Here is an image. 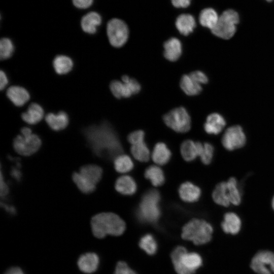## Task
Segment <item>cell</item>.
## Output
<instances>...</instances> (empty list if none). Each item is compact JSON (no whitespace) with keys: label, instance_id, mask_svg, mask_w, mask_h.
I'll return each mask as SVG.
<instances>
[{"label":"cell","instance_id":"e0dca14e","mask_svg":"<svg viewBox=\"0 0 274 274\" xmlns=\"http://www.w3.org/2000/svg\"><path fill=\"white\" fill-rule=\"evenodd\" d=\"M179 193L183 201L193 202L199 199L201 191L198 186L190 182H186L180 186Z\"/></svg>","mask_w":274,"mask_h":274},{"label":"cell","instance_id":"cb8c5ba5","mask_svg":"<svg viewBox=\"0 0 274 274\" xmlns=\"http://www.w3.org/2000/svg\"><path fill=\"white\" fill-rule=\"evenodd\" d=\"M115 187L120 193L127 195L133 194L137 189L135 181L129 176H123L118 178Z\"/></svg>","mask_w":274,"mask_h":274},{"label":"cell","instance_id":"d590c367","mask_svg":"<svg viewBox=\"0 0 274 274\" xmlns=\"http://www.w3.org/2000/svg\"><path fill=\"white\" fill-rule=\"evenodd\" d=\"M14 51V46L9 38H4L0 41V57L2 60L9 58Z\"/></svg>","mask_w":274,"mask_h":274},{"label":"cell","instance_id":"8fae6325","mask_svg":"<svg viewBox=\"0 0 274 274\" xmlns=\"http://www.w3.org/2000/svg\"><path fill=\"white\" fill-rule=\"evenodd\" d=\"M15 151L23 156H29L36 152L41 145V140L36 134L19 135L13 141Z\"/></svg>","mask_w":274,"mask_h":274},{"label":"cell","instance_id":"4fadbf2b","mask_svg":"<svg viewBox=\"0 0 274 274\" xmlns=\"http://www.w3.org/2000/svg\"><path fill=\"white\" fill-rule=\"evenodd\" d=\"M226 121L220 114L214 113L207 118L203 127L205 131L210 134H218L224 129Z\"/></svg>","mask_w":274,"mask_h":274},{"label":"cell","instance_id":"1f68e13d","mask_svg":"<svg viewBox=\"0 0 274 274\" xmlns=\"http://www.w3.org/2000/svg\"><path fill=\"white\" fill-rule=\"evenodd\" d=\"M131 152L133 156L141 162H147L150 157L149 150L144 142L132 145Z\"/></svg>","mask_w":274,"mask_h":274},{"label":"cell","instance_id":"2e32d148","mask_svg":"<svg viewBox=\"0 0 274 274\" xmlns=\"http://www.w3.org/2000/svg\"><path fill=\"white\" fill-rule=\"evenodd\" d=\"M99 258L94 253H86L82 255L78 260L80 270L86 273L95 271L99 264Z\"/></svg>","mask_w":274,"mask_h":274},{"label":"cell","instance_id":"836d02e7","mask_svg":"<svg viewBox=\"0 0 274 274\" xmlns=\"http://www.w3.org/2000/svg\"><path fill=\"white\" fill-rule=\"evenodd\" d=\"M73 180L78 188L84 193H90L96 188L95 185L87 181L79 173H74Z\"/></svg>","mask_w":274,"mask_h":274},{"label":"cell","instance_id":"e575fe53","mask_svg":"<svg viewBox=\"0 0 274 274\" xmlns=\"http://www.w3.org/2000/svg\"><path fill=\"white\" fill-rule=\"evenodd\" d=\"M139 246L142 249L149 255L154 254L157 249L156 242L150 234H145L141 237Z\"/></svg>","mask_w":274,"mask_h":274},{"label":"cell","instance_id":"7bdbcfd3","mask_svg":"<svg viewBox=\"0 0 274 274\" xmlns=\"http://www.w3.org/2000/svg\"><path fill=\"white\" fill-rule=\"evenodd\" d=\"M9 192V188L7 184L4 180L2 175V172H1V197L5 196L8 194Z\"/></svg>","mask_w":274,"mask_h":274},{"label":"cell","instance_id":"ffe728a7","mask_svg":"<svg viewBox=\"0 0 274 274\" xmlns=\"http://www.w3.org/2000/svg\"><path fill=\"white\" fill-rule=\"evenodd\" d=\"M45 120L48 126L55 131L64 129L69 122L68 115L63 111H60L57 114L50 113L46 116Z\"/></svg>","mask_w":274,"mask_h":274},{"label":"cell","instance_id":"60d3db41","mask_svg":"<svg viewBox=\"0 0 274 274\" xmlns=\"http://www.w3.org/2000/svg\"><path fill=\"white\" fill-rule=\"evenodd\" d=\"M93 0H72L73 5L79 9H86L91 6Z\"/></svg>","mask_w":274,"mask_h":274},{"label":"cell","instance_id":"f546056e","mask_svg":"<svg viewBox=\"0 0 274 274\" xmlns=\"http://www.w3.org/2000/svg\"><path fill=\"white\" fill-rule=\"evenodd\" d=\"M145 177L149 180L154 186L162 185L165 181V177L162 170L156 165H151L146 168Z\"/></svg>","mask_w":274,"mask_h":274},{"label":"cell","instance_id":"5b68a950","mask_svg":"<svg viewBox=\"0 0 274 274\" xmlns=\"http://www.w3.org/2000/svg\"><path fill=\"white\" fill-rule=\"evenodd\" d=\"M213 232V227L209 223L202 219H193L183 227L182 237L195 245H202L211 241Z\"/></svg>","mask_w":274,"mask_h":274},{"label":"cell","instance_id":"5bb4252c","mask_svg":"<svg viewBox=\"0 0 274 274\" xmlns=\"http://www.w3.org/2000/svg\"><path fill=\"white\" fill-rule=\"evenodd\" d=\"M221 226L225 233L236 234L241 230L242 221L235 213L228 212L224 214Z\"/></svg>","mask_w":274,"mask_h":274},{"label":"cell","instance_id":"52a82bcc","mask_svg":"<svg viewBox=\"0 0 274 274\" xmlns=\"http://www.w3.org/2000/svg\"><path fill=\"white\" fill-rule=\"evenodd\" d=\"M238 22V13L233 10H227L219 16L216 25L211 30L219 38L229 39L234 35Z\"/></svg>","mask_w":274,"mask_h":274},{"label":"cell","instance_id":"ee69618b","mask_svg":"<svg viewBox=\"0 0 274 274\" xmlns=\"http://www.w3.org/2000/svg\"><path fill=\"white\" fill-rule=\"evenodd\" d=\"M8 79L7 75L3 71L1 70L0 72V88L3 90L8 84Z\"/></svg>","mask_w":274,"mask_h":274},{"label":"cell","instance_id":"30bf717a","mask_svg":"<svg viewBox=\"0 0 274 274\" xmlns=\"http://www.w3.org/2000/svg\"><path fill=\"white\" fill-rule=\"evenodd\" d=\"M246 142V134L242 127L238 125L228 127L221 138L222 145L224 149L229 151L243 148Z\"/></svg>","mask_w":274,"mask_h":274},{"label":"cell","instance_id":"74e56055","mask_svg":"<svg viewBox=\"0 0 274 274\" xmlns=\"http://www.w3.org/2000/svg\"><path fill=\"white\" fill-rule=\"evenodd\" d=\"M145 133L143 130H138L131 132L128 136V142L131 144H135L144 142Z\"/></svg>","mask_w":274,"mask_h":274},{"label":"cell","instance_id":"3957f363","mask_svg":"<svg viewBox=\"0 0 274 274\" xmlns=\"http://www.w3.org/2000/svg\"><path fill=\"white\" fill-rule=\"evenodd\" d=\"M212 196L216 204L225 208L231 204L238 206L242 201L241 192L234 177H230L227 181L217 184Z\"/></svg>","mask_w":274,"mask_h":274},{"label":"cell","instance_id":"8d00e7d4","mask_svg":"<svg viewBox=\"0 0 274 274\" xmlns=\"http://www.w3.org/2000/svg\"><path fill=\"white\" fill-rule=\"evenodd\" d=\"M214 154V147L210 143L206 142L202 144V149L199 155L201 162L206 165L211 162Z\"/></svg>","mask_w":274,"mask_h":274},{"label":"cell","instance_id":"f6af8a7d","mask_svg":"<svg viewBox=\"0 0 274 274\" xmlns=\"http://www.w3.org/2000/svg\"><path fill=\"white\" fill-rule=\"evenodd\" d=\"M19 169V167L16 166L15 167H13L11 171L12 177L17 181H19L21 178V173Z\"/></svg>","mask_w":274,"mask_h":274},{"label":"cell","instance_id":"6da1fadb","mask_svg":"<svg viewBox=\"0 0 274 274\" xmlns=\"http://www.w3.org/2000/svg\"><path fill=\"white\" fill-rule=\"evenodd\" d=\"M83 132L90 147L96 155L112 159L122 153V148L118 137L107 122L87 127Z\"/></svg>","mask_w":274,"mask_h":274},{"label":"cell","instance_id":"f1b7e54d","mask_svg":"<svg viewBox=\"0 0 274 274\" xmlns=\"http://www.w3.org/2000/svg\"><path fill=\"white\" fill-rule=\"evenodd\" d=\"M219 17L215 10L212 8H206L200 12L199 20L202 26L212 30L216 25Z\"/></svg>","mask_w":274,"mask_h":274},{"label":"cell","instance_id":"b9f144b4","mask_svg":"<svg viewBox=\"0 0 274 274\" xmlns=\"http://www.w3.org/2000/svg\"><path fill=\"white\" fill-rule=\"evenodd\" d=\"M191 0H171L173 6L176 8H186L188 7Z\"/></svg>","mask_w":274,"mask_h":274},{"label":"cell","instance_id":"83f0119b","mask_svg":"<svg viewBox=\"0 0 274 274\" xmlns=\"http://www.w3.org/2000/svg\"><path fill=\"white\" fill-rule=\"evenodd\" d=\"M53 66L57 74L64 75L72 70L73 67V61L71 58L66 55H59L54 58Z\"/></svg>","mask_w":274,"mask_h":274},{"label":"cell","instance_id":"9a60e30c","mask_svg":"<svg viewBox=\"0 0 274 274\" xmlns=\"http://www.w3.org/2000/svg\"><path fill=\"white\" fill-rule=\"evenodd\" d=\"M163 55L170 61L177 60L182 53V45L181 41L176 38H171L163 44Z\"/></svg>","mask_w":274,"mask_h":274},{"label":"cell","instance_id":"bcb514c9","mask_svg":"<svg viewBox=\"0 0 274 274\" xmlns=\"http://www.w3.org/2000/svg\"><path fill=\"white\" fill-rule=\"evenodd\" d=\"M4 274H24V273L19 267H13L7 270Z\"/></svg>","mask_w":274,"mask_h":274},{"label":"cell","instance_id":"4316f807","mask_svg":"<svg viewBox=\"0 0 274 274\" xmlns=\"http://www.w3.org/2000/svg\"><path fill=\"white\" fill-rule=\"evenodd\" d=\"M180 85L182 90L189 96L198 95L202 91L201 85L194 81L189 75L182 76Z\"/></svg>","mask_w":274,"mask_h":274},{"label":"cell","instance_id":"d6a6232c","mask_svg":"<svg viewBox=\"0 0 274 274\" xmlns=\"http://www.w3.org/2000/svg\"><path fill=\"white\" fill-rule=\"evenodd\" d=\"M114 167L117 172L125 173L130 171L133 167L131 159L126 155H119L114 160Z\"/></svg>","mask_w":274,"mask_h":274},{"label":"cell","instance_id":"c3c4849f","mask_svg":"<svg viewBox=\"0 0 274 274\" xmlns=\"http://www.w3.org/2000/svg\"><path fill=\"white\" fill-rule=\"evenodd\" d=\"M21 135H27L32 133L31 130L28 127H23L21 129Z\"/></svg>","mask_w":274,"mask_h":274},{"label":"cell","instance_id":"9c48e42d","mask_svg":"<svg viewBox=\"0 0 274 274\" xmlns=\"http://www.w3.org/2000/svg\"><path fill=\"white\" fill-rule=\"evenodd\" d=\"M107 33L111 45L114 47L119 48L127 42L129 29L127 24L123 20L113 18L107 23Z\"/></svg>","mask_w":274,"mask_h":274},{"label":"cell","instance_id":"603a6c76","mask_svg":"<svg viewBox=\"0 0 274 274\" xmlns=\"http://www.w3.org/2000/svg\"><path fill=\"white\" fill-rule=\"evenodd\" d=\"M175 24L181 34L188 36L193 32L196 26V22L192 15L183 14L177 17Z\"/></svg>","mask_w":274,"mask_h":274},{"label":"cell","instance_id":"f907efd6","mask_svg":"<svg viewBox=\"0 0 274 274\" xmlns=\"http://www.w3.org/2000/svg\"><path fill=\"white\" fill-rule=\"evenodd\" d=\"M266 1H268V2H270V1H273V0H266Z\"/></svg>","mask_w":274,"mask_h":274},{"label":"cell","instance_id":"f35d334b","mask_svg":"<svg viewBox=\"0 0 274 274\" xmlns=\"http://www.w3.org/2000/svg\"><path fill=\"white\" fill-rule=\"evenodd\" d=\"M189 76L194 81L200 85L206 84L208 82V78L206 75L200 71L192 72L190 73Z\"/></svg>","mask_w":274,"mask_h":274},{"label":"cell","instance_id":"7c38bea8","mask_svg":"<svg viewBox=\"0 0 274 274\" xmlns=\"http://www.w3.org/2000/svg\"><path fill=\"white\" fill-rule=\"evenodd\" d=\"M251 267L258 274L274 273V253L268 251L258 252L252 259Z\"/></svg>","mask_w":274,"mask_h":274},{"label":"cell","instance_id":"7dc6e473","mask_svg":"<svg viewBox=\"0 0 274 274\" xmlns=\"http://www.w3.org/2000/svg\"><path fill=\"white\" fill-rule=\"evenodd\" d=\"M1 206L5 209V210L9 213L13 215L15 214L16 211L15 208L12 206H9L5 203H1Z\"/></svg>","mask_w":274,"mask_h":274},{"label":"cell","instance_id":"8992f818","mask_svg":"<svg viewBox=\"0 0 274 274\" xmlns=\"http://www.w3.org/2000/svg\"><path fill=\"white\" fill-rule=\"evenodd\" d=\"M171 258L178 274H193L202 264V259L199 254L195 252L188 253L182 246L174 250Z\"/></svg>","mask_w":274,"mask_h":274},{"label":"cell","instance_id":"681fc988","mask_svg":"<svg viewBox=\"0 0 274 274\" xmlns=\"http://www.w3.org/2000/svg\"><path fill=\"white\" fill-rule=\"evenodd\" d=\"M271 205L272 210L274 211V195L272 197V199H271Z\"/></svg>","mask_w":274,"mask_h":274},{"label":"cell","instance_id":"7402d4cb","mask_svg":"<svg viewBox=\"0 0 274 274\" xmlns=\"http://www.w3.org/2000/svg\"><path fill=\"white\" fill-rule=\"evenodd\" d=\"M44 112L43 108L38 104H31L26 111L21 115L22 120L29 124H36L42 120Z\"/></svg>","mask_w":274,"mask_h":274},{"label":"cell","instance_id":"7a4b0ae2","mask_svg":"<svg viewBox=\"0 0 274 274\" xmlns=\"http://www.w3.org/2000/svg\"><path fill=\"white\" fill-rule=\"evenodd\" d=\"M93 235L102 238L107 235L118 236L125 230V223L117 215L113 213H102L93 216L91 220Z\"/></svg>","mask_w":274,"mask_h":274},{"label":"cell","instance_id":"484cf974","mask_svg":"<svg viewBox=\"0 0 274 274\" xmlns=\"http://www.w3.org/2000/svg\"><path fill=\"white\" fill-rule=\"evenodd\" d=\"M171 157V152L163 143H158L154 147L152 158L153 161L159 165L167 163Z\"/></svg>","mask_w":274,"mask_h":274},{"label":"cell","instance_id":"d6986e66","mask_svg":"<svg viewBox=\"0 0 274 274\" xmlns=\"http://www.w3.org/2000/svg\"><path fill=\"white\" fill-rule=\"evenodd\" d=\"M202 143L199 142H194L192 140H186L183 142L181 146V153L183 158L187 161L194 160L199 156Z\"/></svg>","mask_w":274,"mask_h":274},{"label":"cell","instance_id":"ba28073f","mask_svg":"<svg viewBox=\"0 0 274 274\" xmlns=\"http://www.w3.org/2000/svg\"><path fill=\"white\" fill-rule=\"evenodd\" d=\"M163 120L168 127L177 132H186L191 127L190 116L183 107L172 110L164 115Z\"/></svg>","mask_w":274,"mask_h":274},{"label":"cell","instance_id":"277c9868","mask_svg":"<svg viewBox=\"0 0 274 274\" xmlns=\"http://www.w3.org/2000/svg\"><path fill=\"white\" fill-rule=\"evenodd\" d=\"M160 200V195L157 190L151 189L145 193L136 212L139 220L145 223L156 222L161 214Z\"/></svg>","mask_w":274,"mask_h":274},{"label":"cell","instance_id":"ab89813d","mask_svg":"<svg viewBox=\"0 0 274 274\" xmlns=\"http://www.w3.org/2000/svg\"><path fill=\"white\" fill-rule=\"evenodd\" d=\"M114 274H136L123 261L119 262L116 267Z\"/></svg>","mask_w":274,"mask_h":274},{"label":"cell","instance_id":"44dd1931","mask_svg":"<svg viewBox=\"0 0 274 274\" xmlns=\"http://www.w3.org/2000/svg\"><path fill=\"white\" fill-rule=\"evenodd\" d=\"M101 23L100 15L96 12H90L82 18L81 25L84 32L89 34H94L96 32L97 27L100 25Z\"/></svg>","mask_w":274,"mask_h":274},{"label":"cell","instance_id":"ac0fdd59","mask_svg":"<svg viewBox=\"0 0 274 274\" xmlns=\"http://www.w3.org/2000/svg\"><path fill=\"white\" fill-rule=\"evenodd\" d=\"M8 98L16 106L21 107L30 98V95L24 88L19 86L10 87L6 93Z\"/></svg>","mask_w":274,"mask_h":274},{"label":"cell","instance_id":"4dcf8cb0","mask_svg":"<svg viewBox=\"0 0 274 274\" xmlns=\"http://www.w3.org/2000/svg\"><path fill=\"white\" fill-rule=\"evenodd\" d=\"M110 89L117 98L129 97L133 95L128 85L118 80L112 81L110 84Z\"/></svg>","mask_w":274,"mask_h":274},{"label":"cell","instance_id":"d4e9b609","mask_svg":"<svg viewBox=\"0 0 274 274\" xmlns=\"http://www.w3.org/2000/svg\"><path fill=\"white\" fill-rule=\"evenodd\" d=\"M79 173L87 181L96 185L101 178L102 170L98 165L89 164L81 167Z\"/></svg>","mask_w":274,"mask_h":274}]
</instances>
